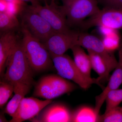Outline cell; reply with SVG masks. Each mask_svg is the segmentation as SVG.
Here are the masks:
<instances>
[{
    "mask_svg": "<svg viewBox=\"0 0 122 122\" xmlns=\"http://www.w3.org/2000/svg\"><path fill=\"white\" fill-rule=\"evenodd\" d=\"M14 85L3 79L0 83V107L2 108L14 92Z\"/></svg>",
    "mask_w": 122,
    "mask_h": 122,
    "instance_id": "44dd1931",
    "label": "cell"
},
{
    "mask_svg": "<svg viewBox=\"0 0 122 122\" xmlns=\"http://www.w3.org/2000/svg\"><path fill=\"white\" fill-rule=\"evenodd\" d=\"M71 50L74 61L78 68L85 76L92 78L91 74L92 68L89 55L85 52L82 47L78 45L75 46Z\"/></svg>",
    "mask_w": 122,
    "mask_h": 122,
    "instance_id": "e0dca14e",
    "label": "cell"
},
{
    "mask_svg": "<svg viewBox=\"0 0 122 122\" xmlns=\"http://www.w3.org/2000/svg\"><path fill=\"white\" fill-rule=\"evenodd\" d=\"M98 116L94 109L82 107L72 113V122H97Z\"/></svg>",
    "mask_w": 122,
    "mask_h": 122,
    "instance_id": "ac0fdd59",
    "label": "cell"
},
{
    "mask_svg": "<svg viewBox=\"0 0 122 122\" xmlns=\"http://www.w3.org/2000/svg\"><path fill=\"white\" fill-rule=\"evenodd\" d=\"M97 122H122V107L118 106L105 112L99 115Z\"/></svg>",
    "mask_w": 122,
    "mask_h": 122,
    "instance_id": "ffe728a7",
    "label": "cell"
},
{
    "mask_svg": "<svg viewBox=\"0 0 122 122\" xmlns=\"http://www.w3.org/2000/svg\"><path fill=\"white\" fill-rule=\"evenodd\" d=\"M52 100H39L36 98L25 97L22 100L10 122H21L31 120L37 116Z\"/></svg>",
    "mask_w": 122,
    "mask_h": 122,
    "instance_id": "30bf717a",
    "label": "cell"
},
{
    "mask_svg": "<svg viewBox=\"0 0 122 122\" xmlns=\"http://www.w3.org/2000/svg\"><path fill=\"white\" fill-rule=\"evenodd\" d=\"M8 2H18V3H24L25 2L24 1H22L21 0H5Z\"/></svg>",
    "mask_w": 122,
    "mask_h": 122,
    "instance_id": "83f0119b",
    "label": "cell"
},
{
    "mask_svg": "<svg viewBox=\"0 0 122 122\" xmlns=\"http://www.w3.org/2000/svg\"><path fill=\"white\" fill-rule=\"evenodd\" d=\"M122 83V55L121 51L119 52V60L117 65L114 70L107 86L102 93L95 98V109L96 113L99 115L100 109L105 102L107 94L111 91L117 89Z\"/></svg>",
    "mask_w": 122,
    "mask_h": 122,
    "instance_id": "4fadbf2b",
    "label": "cell"
},
{
    "mask_svg": "<svg viewBox=\"0 0 122 122\" xmlns=\"http://www.w3.org/2000/svg\"><path fill=\"white\" fill-rule=\"evenodd\" d=\"M50 54L55 68L61 77L73 81L85 90L89 88L94 84L102 86L98 78H89L84 75L69 56L65 54Z\"/></svg>",
    "mask_w": 122,
    "mask_h": 122,
    "instance_id": "3957f363",
    "label": "cell"
},
{
    "mask_svg": "<svg viewBox=\"0 0 122 122\" xmlns=\"http://www.w3.org/2000/svg\"><path fill=\"white\" fill-rule=\"evenodd\" d=\"M99 26L116 30L122 29V9L104 8L83 21L80 27L87 29Z\"/></svg>",
    "mask_w": 122,
    "mask_h": 122,
    "instance_id": "52a82bcc",
    "label": "cell"
},
{
    "mask_svg": "<svg viewBox=\"0 0 122 122\" xmlns=\"http://www.w3.org/2000/svg\"><path fill=\"white\" fill-rule=\"evenodd\" d=\"M52 103L45 107L30 120L39 122H72V113L68 107L59 103Z\"/></svg>",
    "mask_w": 122,
    "mask_h": 122,
    "instance_id": "7c38bea8",
    "label": "cell"
},
{
    "mask_svg": "<svg viewBox=\"0 0 122 122\" xmlns=\"http://www.w3.org/2000/svg\"><path fill=\"white\" fill-rule=\"evenodd\" d=\"M91 61L92 68L98 75L100 83L107 81L109 78L110 73L116 67L108 63L102 58L91 51L87 50Z\"/></svg>",
    "mask_w": 122,
    "mask_h": 122,
    "instance_id": "2e32d148",
    "label": "cell"
},
{
    "mask_svg": "<svg viewBox=\"0 0 122 122\" xmlns=\"http://www.w3.org/2000/svg\"><path fill=\"white\" fill-rule=\"evenodd\" d=\"M24 2H29L31 3V5H35L40 4L38 0H21Z\"/></svg>",
    "mask_w": 122,
    "mask_h": 122,
    "instance_id": "484cf974",
    "label": "cell"
},
{
    "mask_svg": "<svg viewBox=\"0 0 122 122\" xmlns=\"http://www.w3.org/2000/svg\"><path fill=\"white\" fill-rule=\"evenodd\" d=\"M120 50L121 51V53H122V46L121 47V49H120Z\"/></svg>",
    "mask_w": 122,
    "mask_h": 122,
    "instance_id": "f1b7e54d",
    "label": "cell"
},
{
    "mask_svg": "<svg viewBox=\"0 0 122 122\" xmlns=\"http://www.w3.org/2000/svg\"><path fill=\"white\" fill-rule=\"evenodd\" d=\"M79 34L73 30L66 33L55 32L43 44L50 54L62 55L77 45Z\"/></svg>",
    "mask_w": 122,
    "mask_h": 122,
    "instance_id": "9c48e42d",
    "label": "cell"
},
{
    "mask_svg": "<svg viewBox=\"0 0 122 122\" xmlns=\"http://www.w3.org/2000/svg\"></svg>",
    "mask_w": 122,
    "mask_h": 122,
    "instance_id": "1f68e13d",
    "label": "cell"
},
{
    "mask_svg": "<svg viewBox=\"0 0 122 122\" xmlns=\"http://www.w3.org/2000/svg\"><path fill=\"white\" fill-rule=\"evenodd\" d=\"M21 25L25 27L34 37L44 43L55 32L43 17L27 5L20 14Z\"/></svg>",
    "mask_w": 122,
    "mask_h": 122,
    "instance_id": "8992f818",
    "label": "cell"
},
{
    "mask_svg": "<svg viewBox=\"0 0 122 122\" xmlns=\"http://www.w3.org/2000/svg\"><path fill=\"white\" fill-rule=\"evenodd\" d=\"M105 101L106 103L105 112L118 106L122 102V89H117L109 92Z\"/></svg>",
    "mask_w": 122,
    "mask_h": 122,
    "instance_id": "7402d4cb",
    "label": "cell"
},
{
    "mask_svg": "<svg viewBox=\"0 0 122 122\" xmlns=\"http://www.w3.org/2000/svg\"><path fill=\"white\" fill-rule=\"evenodd\" d=\"M29 6L43 17L55 32L66 33L72 30L68 25L61 6L56 4L55 0H51L50 4L47 2L45 3L44 6L38 4Z\"/></svg>",
    "mask_w": 122,
    "mask_h": 122,
    "instance_id": "ba28073f",
    "label": "cell"
},
{
    "mask_svg": "<svg viewBox=\"0 0 122 122\" xmlns=\"http://www.w3.org/2000/svg\"><path fill=\"white\" fill-rule=\"evenodd\" d=\"M76 86L60 75H49L41 78L35 85L33 95L52 100L74 90Z\"/></svg>",
    "mask_w": 122,
    "mask_h": 122,
    "instance_id": "5b68a950",
    "label": "cell"
},
{
    "mask_svg": "<svg viewBox=\"0 0 122 122\" xmlns=\"http://www.w3.org/2000/svg\"><path fill=\"white\" fill-rule=\"evenodd\" d=\"M21 26L17 16L6 12H0V30L3 33L14 31Z\"/></svg>",
    "mask_w": 122,
    "mask_h": 122,
    "instance_id": "d6986e66",
    "label": "cell"
},
{
    "mask_svg": "<svg viewBox=\"0 0 122 122\" xmlns=\"http://www.w3.org/2000/svg\"><path fill=\"white\" fill-rule=\"evenodd\" d=\"M61 9L69 26H79L100 10L97 0H61Z\"/></svg>",
    "mask_w": 122,
    "mask_h": 122,
    "instance_id": "277c9868",
    "label": "cell"
},
{
    "mask_svg": "<svg viewBox=\"0 0 122 122\" xmlns=\"http://www.w3.org/2000/svg\"><path fill=\"white\" fill-rule=\"evenodd\" d=\"M3 78L15 85L22 83L33 85V72L26 58L21 42H18L7 60Z\"/></svg>",
    "mask_w": 122,
    "mask_h": 122,
    "instance_id": "7a4b0ae2",
    "label": "cell"
},
{
    "mask_svg": "<svg viewBox=\"0 0 122 122\" xmlns=\"http://www.w3.org/2000/svg\"><path fill=\"white\" fill-rule=\"evenodd\" d=\"M7 120H6V118L4 116L3 114H1L0 117V122H7Z\"/></svg>",
    "mask_w": 122,
    "mask_h": 122,
    "instance_id": "4316f807",
    "label": "cell"
},
{
    "mask_svg": "<svg viewBox=\"0 0 122 122\" xmlns=\"http://www.w3.org/2000/svg\"><path fill=\"white\" fill-rule=\"evenodd\" d=\"M104 8L122 9V0H99Z\"/></svg>",
    "mask_w": 122,
    "mask_h": 122,
    "instance_id": "cb8c5ba5",
    "label": "cell"
},
{
    "mask_svg": "<svg viewBox=\"0 0 122 122\" xmlns=\"http://www.w3.org/2000/svg\"><path fill=\"white\" fill-rule=\"evenodd\" d=\"M14 85V95L7 104L4 111L12 117L15 115L22 99L29 93L32 86L22 83H16Z\"/></svg>",
    "mask_w": 122,
    "mask_h": 122,
    "instance_id": "9a60e30c",
    "label": "cell"
},
{
    "mask_svg": "<svg viewBox=\"0 0 122 122\" xmlns=\"http://www.w3.org/2000/svg\"><path fill=\"white\" fill-rule=\"evenodd\" d=\"M22 38L21 44L25 54L34 72H39L53 66L50 53L44 44L34 37L28 30L21 25Z\"/></svg>",
    "mask_w": 122,
    "mask_h": 122,
    "instance_id": "6da1fadb",
    "label": "cell"
},
{
    "mask_svg": "<svg viewBox=\"0 0 122 122\" xmlns=\"http://www.w3.org/2000/svg\"></svg>",
    "mask_w": 122,
    "mask_h": 122,
    "instance_id": "4dcf8cb0",
    "label": "cell"
},
{
    "mask_svg": "<svg viewBox=\"0 0 122 122\" xmlns=\"http://www.w3.org/2000/svg\"><path fill=\"white\" fill-rule=\"evenodd\" d=\"M8 2L5 0H0V12H5L7 11Z\"/></svg>",
    "mask_w": 122,
    "mask_h": 122,
    "instance_id": "d4e9b609",
    "label": "cell"
},
{
    "mask_svg": "<svg viewBox=\"0 0 122 122\" xmlns=\"http://www.w3.org/2000/svg\"><path fill=\"white\" fill-rule=\"evenodd\" d=\"M77 45L100 56L116 68L118 61L113 52L107 50L102 40L95 35L86 33H79Z\"/></svg>",
    "mask_w": 122,
    "mask_h": 122,
    "instance_id": "8fae6325",
    "label": "cell"
},
{
    "mask_svg": "<svg viewBox=\"0 0 122 122\" xmlns=\"http://www.w3.org/2000/svg\"><path fill=\"white\" fill-rule=\"evenodd\" d=\"M26 5L25 2H8L7 11L5 12L10 15L17 16L18 15H20Z\"/></svg>",
    "mask_w": 122,
    "mask_h": 122,
    "instance_id": "603a6c76",
    "label": "cell"
},
{
    "mask_svg": "<svg viewBox=\"0 0 122 122\" xmlns=\"http://www.w3.org/2000/svg\"><path fill=\"white\" fill-rule=\"evenodd\" d=\"M18 41L14 31L2 33L0 38V75L3 78L7 60Z\"/></svg>",
    "mask_w": 122,
    "mask_h": 122,
    "instance_id": "5bb4252c",
    "label": "cell"
},
{
    "mask_svg": "<svg viewBox=\"0 0 122 122\" xmlns=\"http://www.w3.org/2000/svg\"><path fill=\"white\" fill-rule=\"evenodd\" d=\"M44 1H45V3H46V2H46V0H44Z\"/></svg>",
    "mask_w": 122,
    "mask_h": 122,
    "instance_id": "f546056e",
    "label": "cell"
}]
</instances>
